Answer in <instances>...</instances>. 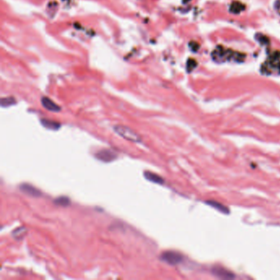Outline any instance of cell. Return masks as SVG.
<instances>
[{"label": "cell", "mask_w": 280, "mask_h": 280, "mask_svg": "<svg viewBox=\"0 0 280 280\" xmlns=\"http://www.w3.org/2000/svg\"><path fill=\"white\" fill-rule=\"evenodd\" d=\"M144 176L146 177V179L150 181L151 182L156 183V184H163L164 181L160 176H159L156 173L151 172H144Z\"/></svg>", "instance_id": "obj_6"}, {"label": "cell", "mask_w": 280, "mask_h": 280, "mask_svg": "<svg viewBox=\"0 0 280 280\" xmlns=\"http://www.w3.org/2000/svg\"><path fill=\"white\" fill-rule=\"evenodd\" d=\"M213 274L218 278H234V275L232 273H230L227 270L223 268H214Z\"/></svg>", "instance_id": "obj_7"}, {"label": "cell", "mask_w": 280, "mask_h": 280, "mask_svg": "<svg viewBox=\"0 0 280 280\" xmlns=\"http://www.w3.org/2000/svg\"><path fill=\"white\" fill-rule=\"evenodd\" d=\"M95 157L99 160L103 161L105 163H109V162H112L116 159L117 155L114 151L108 150V149H104L95 154Z\"/></svg>", "instance_id": "obj_3"}, {"label": "cell", "mask_w": 280, "mask_h": 280, "mask_svg": "<svg viewBox=\"0 0 280 280\" xmlns=\"http://www.w3.org/2000/svg\"><path fill=\"white\" fill-rule=\"evenodd\" d=\"M20 190L26 195L32 196V197H40L41 196L40 191H39L35 187L30 184H27V183H23V184L21 185Z\"/></svg>", "instance_id": "obj_4"}, {"label": "cell", "mask_w": 280, "mask_h": 280, "mask_svg": "<svg viewBox=\"0 0 280 280\" xmlns=\"http://www.w3.org/2000/svg\"><path fill=\"white\" fill-rule=\"evenodd\" d=\"M41 124L49 130H57L61 127V124L57 122L49 119H41Z\"/></svg>", "instance_id": "obj_8"}, {"label": "cell", "mask_w": 280, "mask_h": 280, "mask_svg": "<svg viewBox=\"0 0 280 280\" xmlns=\"http://www.w3.org/2000/svg\"><path fill=\"white\" fill-rule=\"evenodd\" d=\"M160 259L163 262H165V263L168 264V265H176L177 264H180L182 262V260H183V256L177 252L168 251V252L162 253Z\"/></svg>", "instance_id": "obj_2"}, {"label": "cell", "mask_w": 280, "mask_h": 280, "mask_svg": "<svg viewBox=\"0 0 280 280\" xmlns=\"http://www.w3.org/2000/svg\"><path fill=\"white\" fill-rule=\"evenodd\" d=\"M113 130L117 135H119L120 137H122V138H124L127 141H133V142H141V141L139 135L137 134L130 127L122 126V125H117L113 127Z\"/></svg>", "instance_id": "obj_1"}, {"label": "cell", "mask_w": 280, "mask_h": 280, "mask_svg": "<svg viewBox=\"0 0 280 280\" xmlns=\"http://www.w3.org/2000/svg\"><path fill=\"white\" fill-rule=\"evenodd\" d=\"M54 203L57 206H62V207H67L70 205V200L66 196H60L54 201Z\"/></svg>", "instance_id": "obj_10"}, {"label": "cell", "mask_w": 280, "mask_h": 280, "mask_svg": "<svg viewBox=\"0 0 280 280\" xmlns=\"http://www.w3.org/2000/svg\"><path fill=\"white\" fill-rule=\"evenodd\" d=\"M206 204H208L209 206H212V207H214V209H216L217 210L220 211L221 213L228 214V212H229V211H228V209H227V207L224 206L223 205H222V204L218 203V202H216V201H207V202H206Z\"/></svg>", "instance_id": "obj_9"}, {"label": "cell", "mask_w": 280, "mask_h": 280, "mask_svg": "<svg viewBox=\"0 0 280 280\" xmlns=\"http://www.w3.org/2000/svg\"><path fill=\"white\" fill-rule=\"evenodd\" d=\"M15 104V100L13 98H3L1 100L2 107H9Z\"/></svg>", "instance_id": "obj_11"}, {"label": "cell", "mask_w": 280, "mask_h": 280, "mask_svg": "<svg viewBox=\"0 0 280 280\" xmlns=\"http://www.w3.org/2000/svg\"><path fill=\"white\" fill-rule=\"evenodd\" d=\"M41 103L42 105L48 109L49 111H52V112H59L61 110V108L59 106L56 104L53 101H52L48 97H43L41 100Z\"/></svg>", "instance_id": "obj_5"}]
</instances>
